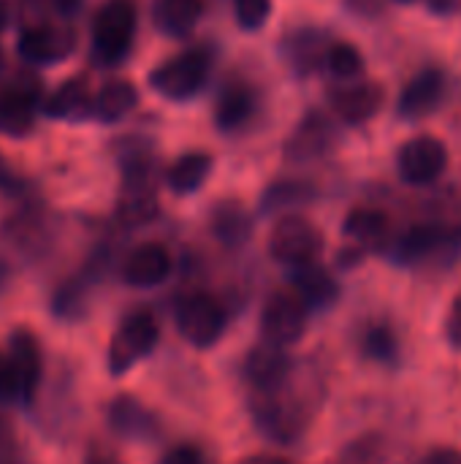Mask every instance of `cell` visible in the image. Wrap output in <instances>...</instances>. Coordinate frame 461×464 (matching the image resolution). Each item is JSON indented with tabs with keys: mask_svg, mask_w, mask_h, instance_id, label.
<instances>
[{
	"mask_svg": "<svg viewBox=\"0 0 461 464\" xmlns=\"http://www.w3.org/2000/svg\"><path fill=\"white\" fill-rule=\"evenodd\" d=\"M8 22H11V3L8 0H0V35L5 33Z\"/></svg>",
	"mask_w": 461,
	"mask_h": 464,
	"instance_id": "74e56055",
	"label": "cell"
},
{
	"mask_svg": "<svg viewBox=\"0 0 461 464\" xmlns=\"http://www.w3.org/2000/svg\"><path fill=\"white\" fill-rule=\"evenodd\" d=\"M174 258L160 242H144L133 247L122 264V280L133 288H155L171 277Z\"/></svg>",
	"mask_w": 461,
	"mask_h": 464,
	"instance_id": "30bf717a",
	"label": "cell"
},
{
	"mask_svg": "<svg viewBox=\"0 0 461 464\" xmlns=\"http://www.w3.org/2000/svg\"><path fill=\"white\" fill-rule=\"evenodd\" d=\"M136 35V8L130 0H109L92 19V52L101 63L122 60Z\"/></svg>",
	"mask_w": 461,
	"mask_h": 464,
	"instance_id": "277c9868",
	"label": "cell"
},
{
	"mask_svg": "<svg viewBox=\"0 0 461 464\" xmlns=\"http://www.w3.org/2000/svg\"><path fill=\"white\" fill-rule=\"evenodd\" d=\"M0 464H24V454L11 421L0 413Z\"/></svg>",
	"mask_w": 461,
	"mask_h": 464,
	"instance_id": "4dcf8cb0",
	"label": "cell"
},
{
	"mask_svg": "<svg viewBox=\"0 0 461 464\" xmlns=\"http://www.w3.org/2000/svg\"><path fill=\"white\" fill-rule=\"evenodd\" d=\"M234 8L245 30H258L272 14V0H234Z\"/></svg>",
	"mask_w": 461,
	"mask_h": 464,
	"instance_id": "f546056e",
	"label": "cell"
},
{
	"mask_svg": "<svg viewBox=\"0 0 461 464\" xmlns=\"http://www.w3.org/2000/svg\"><path fill=\"white\" fill-rule=\"evenodd\" d=\"M304 198H307L304 185H274L266 193V209H280L288 201H304Z\"/></svg>",
	"mask_w": 461,
	"mask_h": 464,
	"instance_id": "1f68e13d",
	"label": "cell"
},
{
	"mask_svg": "<svg viewBox=\"0 0 461 464\" xmlns=\"http://www.w3.org/2000/svg\"><path fill=\"white\" fill-rule=\"evenodd\" d=\"M160 464H206V459H204L201 449L182 443V446H174L171 451H166Z\"/></svg>",
	"mask_w": 461,
	"mask_h": 464,
	"instance_id": "d6a6232c",
	"label": "cell"
},
{
	"mask_svg": "<svg viewBox=\"0 0 461 464\" xmlns=\"http://www.w3.org/2000/svg\"><path fill=\"white\" fill-rule=\"evenodd\" d=\"M158 212V188L149 179L147 169H130L122 198H120V218L128 226H141L149 223Z\"/></svg>",
	"mask_w": 461,
	"mask_h": 464,
	"instance_id": "5bb4252c",
	"label": "cell"
},
{
	"mask_svg": "<svg viewBox=\"0 0 461 464\" xmlns=\"http://www.w3.org/2000/svg\"><path fill=\"white\" fill-rule=\"evenodd\" d=\"M16 49L27 63H54L73 52V33L65 27L33 24L19 33Z\"/></svg>",
	"mask_w": 461,
	"mask_h": 464,
	"instance_id": "7c38bea8",
	"label": "cell"
},
{
	"mask_svg": "<svg viewBox=\"0 0 461 464\" xmlns=\"http://www.w3.org/2000/svg\"><path fill=\"white\" fill-rule=\"evenodd\" d=\"M11 400H19V389H16V378H14L11 362L0 351V402H11Z\"/></svg>",
	"mask_w": 461,
	"mask_h": 464,
	"instance_id": "836d02e7",
	"label": "cell"
},
{
	"mask_svg": "<svg viewBox=\"0 0 461 464\" xmlns=\"http://www.w3.org/2000/svg\"><path fill=\"white\" fill-rule=\"evenodd\" d=\"M160 337V326L158 318L149 310H136L130 313L117 332L111 334L109 351H106V367L111 375H125L128 370H133V364H139L144 356L152 353V348L158 345Z\"/></svg>",
	"mask_w": 461,
	"mask_h": 464,
	"instance_id": "7a4b0ae2",
	"label": "cell"
},
{
	"mask_svg": "<svg viewBox=\"0 0 461 464\" xmlns=\"http://www.w3.org/2000/svg\"><path fill=\"white\" fill-rule=\"evenodd\" d=\"M43 111L49 117L57 120H84L92 114V95L90 87L84 84V79H71L62 82L46 101H43Z\"/></svg>",
	"mask_w": 461,
	"mask_h": 464,
	"instance_id": "d6986e66",
	"label": "cell"
},
{
	"mask_svg": "<svg viewBox=\"0 0 461 464\" xmlns=\"http://www.w3.org/2000/svg\"><path fill=\"white\" fill-rule=\"evenodd\" d=\"M33 128V103L24 92L5 90L0 92V133L27 136Z\"/></svg>",
	"mask_w": 461,
	"mask_h": 464,
	"instance_id": "d4e9b609",
	"label": "cell"
},
{
	"mask_svg": "<svg viewBox=\"0 0 461 464\" xmlns=\"http://www.w3.org/2000/svg\"><path fill=\"white\" fill-rule=\"evenodd\" d=\"M416 464H461V451L451 446H437L432 451H427Z\"/></svg>",
	"mask_w": 461,
	"mask_h": 464,
	"instance_id": "d590c367",
	"label": "cell"
},
{
	"mask_svg": "<svg viewBox=\"0 0 461 464\" xmlns=\"http://www.w3.org/2000/svg\"><path fill=\"white\" fill-rule=\"evenodd\" d=\"M139 101V90L128 79H111L106 82L98 95H92V117L101 122H117L122 120Z\"/></svg>",
	"mask_w": 461,
	"mask_h": 464,
	"instance_id": "44dd1931",
	"label": "cell"
},
{
	"mask_svg": "<svg viewBox=\"0 0 461 464\" xmlns=\"http://www.w3.org/2000/svg\"><path fill=\"white\" fill-rule=\"evenodd\" d=\"M446 340L461 351V294L454 299V304H451V313H448V318H446Z\"/></svg>",
	"mask_w": 461,
	"mask_h": 464,
	"instance_id": "e575fe53",
	"label": "cell"
},
{
	"mask_svg": "<svg viewBox=\"0 0 461 464\" xmlns=\"http://www.w3.org/2000/svg\"><path fill=\"white\" fill-rule=\"evenodd\" d=\"M310 307L302 302L296 291H277L266 299L261 313V337L274 348L296 345L307 332Z\"/></svg>",
	"mask_w": 461,
	"mask_h": 464,
	"instance_id": "8992f818",
	"label": "cell"
},
{
	"mask_svg": "<svg viewBox=\"0 0 461 464\" xmlns=\"http://www.w3.org/2000/svg\"><path fill=\"white\" fill-rule=\"evenodd\" d=\"M364 353L375 362L394 364L399 356V343H397V334L391 332V326H386V324L370 326L364 332Z\"/></svg>",
	"mask_w": 461,
	"mask_h": 464,
	"instance_id": "4316f807",
	"label": "cell"
},
{
	"mask_svg": "<svg viewBox=\"0 0 461 464\" xmlns=\"http://www.w3.org/2000/svg\"><path fill=\"white\" fill-rule=\"evenodd\" d=\"M326 122L312 117L304 128H299V133L291 141V158H307V155H318L326 144Z\"/></svg>",
	"mask_w": 461,
	"mask_h": 464,
	"instance_id": "f1b7e54d",
	"label": "cell"
},
{
	"mask_svg": "<svg viewBox=\"0 0 461 464\" xmlns=\"http://www.w3.org/2000/svg\"><path fill=\"white\" fill-rule=\"evenodd\" d=\"M3 277H5V266L0 264V285H3Z\"/></svg>",
	"mask_w": 461,
	"mask_h": 464,
	"instance_id": "ab89813d",
	"label": "cell"
},
{
	"mask_svg": "<svg viewBox=\"0 0 461 464\" xmlns=\"http://www.w3.org/2000/svg\"><path fill=\"white\" fill-rule=\"evenodd\" d=\"M212 228H215V234H217L220 242H226V245H242L250 237V218H247V212H245L242 204L226 201V204H220L215 209Z\"/></svg>",
	"mask_w": 461,
	"mask_h": 464,
	"instance_id": "484cf974",
	"label": "cell"
},
{
	"mask_svg": "<svg viewBox=\"0 0 461 464\" xmlns=\"http://www.w3.org/2000/svg\"><path fill=\"white\" fill-rule=\"evenodd\" d=\"M204 14V0H155L152 19L168 35H185Z\"/></svg>",
	"mask_w": 461,
	"mask_h": 464,
	"instance_id": "7402d4cb",
	"label": "cell"
},
{
	"mask_svg": "<svg viewBox=\"0 0 461 464\" xmlns=\"http://www.w3.org/2000/svg\"><path fill=\"white\" fill-rule=\"evenodd\" d=\"M212 163L215 160L206 152H187V155H182L168 169L166 179H168L171 190H177V193H193V190H198L206 182V177L212 171Z\"/></svg>",
	"mask_w": 461,
	"mask_h": 464,
	"instance_id": "cb8c5ba5",
	"label": "cell"
},
{
	"mask_svg": "<svg viewBox=\"0 0 461 464\" xmlns=\"http://www.w3.org/2000/svg\"><path fill=\"white\" fill-rule=\"evenodd\" d=\"M461 231H451L443 226H413L397 245V258L399 261H424L429 256H435L437 250L448 247L451 242H456Z\"/></svg>",
	"mask_w": 461,
	"mask_h": 464,
	"instance_id": "e0dca14e",
	"label": "cell"
},
{
	"mask_svg": "<svg viewBox=\"0 0 461 464\" xmlns=\"http://www.w3.org/2000/svg\"><path fill=\"white\" fill-rule=\"evenodd\" d=\"M8 362L16 378L19 400L33 402L38 394V386L43 381V351L38 337L30 329H16L8 340Z\"/></svg>",
	"mask_w": 461,
	"mask_h": 464,
	"instance_id": "9c48e42d",
	"label": "cell"
},
{
	"mask_svg": "<svg viewBox=\"0 0 461 464\" xmlns=\"http://www.w3.org/2000/svg\"><path fill=\"white\" fill-rule=\"evenodd\" d=\"M269 253L277 264L293 269L315 264L323 253V234L302 215H283L269 231Z\"/></svg>",
	"mask_w": 461,
	"mask_h": 464,
	"instance_id": "3957f363",
	"label": "cell"
},
{
	"mask_svg": "<svg viewBox=\"0 0 461 464\" xmlns=\"http://www.w3.org/2000/svg\"><path fill=\"white\" fill-rule=\"evenodd\" d=\"M315 408V397L302 386L299 367H293L280 383L269 389H250V411L261 432L277 443H288L302 435Z\"/></svg>",
	"mask_w": 461,
	"mask_h": 464,
	"instance_id": "6da1fadb",
	"label": "cell"
},
{
	"mask_svg": "<svg viewBox=\"0 0 461 464\" xmlns=\"http://www.w3.org/2000/svg\"><path fill=\"white\" fill-rule=\"evenodd\" d=\"M293 291L302 296V302H304L307 307H318V310H321V307L334 304V302H337V296H340V285H337V280H334L323 266H318V261L296 269Z\"/></svg>",
	"mask_w": 461,
	"mask_h": 464,
	"instance_id": "ffe728a7",
	"label": "cell"
},
{
	"mask_svg": "<svg viewBox=\"0 0 461 464\" xmlns=\"http://www.w3.org/2000/svg\"><path fill=\"white\" fill-rule=\"evenodd\" d=\"M331 109L345 120V122H367L372 120L383 101H386V90L383 84L378 82H370V79H361V82H351V84H342V87H334L331 95Z\"/></svg>",
	"mask_w": 461,
	"mask_h": 464,
	"instance_id": "8fae6325",
	"label": "cell"
},
{
	"mask_svg": "<svg viewBox=\"0 0 461 464\" xmlns=\"http://www.w3.org/2000/svg\"><path fill=\"white\" fill-rule=\"evenodd\" d=\"M345 237L353 242V247L359 250H380L389 239V218L380 209H370V207H359L345 218L342 226Z\"/></svg>",
	"mask_w": 461,
	"mask_h": 464,
	"instance_id": "ac0fdd59",
	"label": "cell"
},
{
	"mask_svg": "<svg viewBox=\"0 0 461 464\" xmlns=\"http://www.w3.org/2000/svg\"><path fill=\"white\" fill-rule=\"evenodd\" d=\"M109 424L125 440H147L158 432V419L136 397L120 394L109 405Z\"/></svg>",
	"mask_w": 461,
	"mask_h": 464,
	"instance_id": "9a60e30c",
	"label": "cell"
},
{
	"mask_svg": "<svg viewBox=\"0 0 461 464\" xmlns=\"http://www.w3.org/2000/svg\"><path fill=\"white\" fill-rule=\"evenodd\" d=\"M209 54L204 49H187L171 60H166L158 71L149 73V84L168 101L193 98L209 76Z\"/></svg>",
	"mask_w": 461,
	"mask_h": 464,
	"instance_id": "5b68a950",
	"label": "cell"
},
{
	"mask_svg": "<svg viewBox=\"0 0 461 464\" xmlns=\"http://www.w3.org/2000/svg\"><path fill=\"white\" fill-rule=\"evenodd\" d=\"M326 65L337 79H356L364 71V57L353 44H334L326 54Z\"/></svg>",
	"mask_w": 461,
	"mask_h": 464,
	"instance_id": "83f0119b",
	"label": "cell"
},
{
	"mask_svg": "<svg viewBox=\"0 0 461 464\" xmlns=\"http://www.w3.org/2000/svg\"><path fill=\"white\" fill-rule=\"evenodd\" d=\"M293 367L296 364L285 348H274L269 343H261L258 348L250 351V356L245 362V378H247L250 389H269V386L280 383Z\"/></svg>",
	"mask_w": 461,
	"mask_h": 464,
	"instance_id": "2e32d148",
	"label": "cell"
},
{
	"mask_svg": "<svg viewBox=\"0 0 461 464\" xmlns=\"http://www.w3.org/2000/svg\"><path fill=\"white\" fill-rule=\"evenodd\" d=\"M397 166L405 182L410 185H432L448 166V150L435 136H416L399 147Z\"/></svg>",
	"mask_w": 461,
	"mask_h": 464,
	"instance_id": "ba28073f",
	"label": "cell"
},
{
	"mask_svg": "<svg viewBox=\"0 0 461 464\" xmlns=\"http://www.w3.org/2000/svg\"><path fill=\"white\" fill-rule=\"evenodd\" d=\"M179 334L196 348H212L226 332V310L209 294L187 296L177 310Z\"/></svg>",
	"mask_w": 461,
	"mask_h": 464,
	"instance_id": "52a82bcc",
	"label": "cell"
},
{
	"mask_svg": "<svg viewBox=\"0 0 461 464\" xmlns=\"http://www.w3.org/2000/svg\"><path fill=\"white\" fill-rule=\"evenodd\" d=\"M239 464H291L285 457L280 454H253V457H245Z\"/></svg>",
	"mask_w": 461,
	"mask_h": 464,
	"instance_id": "8d00e7d4",
	"label": "cell"
},
{
	"mask_svg": "<svg viewBox=\"0 0 461 464\" xmlns=\"http://www.w3.org/2000/svg\"><path fill=\"white\" fill-rule=\"evenodd\" d=\"M87 464H117V459L109 457V454H90V457H87Z\"/></svg>",
	"mask_w": 461,
	"mask_h": 464,
	"instance_id": "f35d334b",
	"label": "cell"
},
{
	"mask_svg": "<svg viewBox=\"0 0 461 464\" xmlns=\"http://www.w3.org/2000/svg\"><path fill=\"white\" fill-rule=\"evenodd\" d=\"M446 92V76L440 68H424L416 73L399 95V114L408 120L427 117L437 109Z\"/></svg>",
	"mask_w": 461,
	"mask_h": 464,
	"instance_id": "4fadbf2b",
	"label": "cell"
},
{
	"mask_svg": "<svg viewBox=\"0 0 461 464\" xmlns=\"http://www.w3.org/2000/svg\"><path fill=\"white\" fill-rule=\"evenodd\" d=\"M253 111H255V92L247 84H231L217 98L215 122L220 130H236L253 117Z\"/></svg>",
	"mask_w": 461,
	"mask_h": 464,
	"instance_id": "603a6c76",
	"label": "cell"
}]
</instances>
